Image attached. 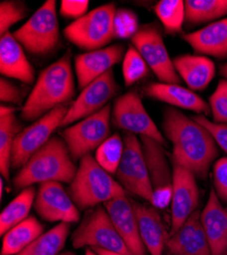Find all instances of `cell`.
<instances>
[{"label": "cell", "instance_id": "obj_1", "mask_svg": "<svg viewBox=\"0 0 227 255\" xmlns=\"http://www.w3.org/2000/svg\"><path fill=\"white\" fill-rule=\"evenodd\" d=\"M162 127L172 144V162L205 180L219 151L212 134L194 119L174 108L163 112Z\"/></svg>", "mask_w": 227, "mask_h": 255}, {"label": "cell", "instance_id": "obj_2", "mask_svg": "<svg viewBox=\"0 0 227 255\" xmlns=\"http://www.w3.org/2000/svg\"><path fill=\"white\" fill-rule=\"evenodd\" d=\"M75 80L70 54H66L40 74L22 109L24 121H37L75 95Z\"/></svg>", "mask_w": 227, "mask_h": 255}, {"label": "cell", "instance_id": "obj_3", "mask_svg": "<svg viewBox=\"0 0 227 255\" xmlns=\"http://www.w3.org/2000/svg\"><path fill=\"white\" fill-rule=\"evenodd\" d=\"M76 172L77 168L64 139L52 137L19 168L13 185L17 190H23L34 184L47 182L71 184Z\"/></svg>", "mask_w": 227, "mask_h": 255}, {"label": "cell", "instance_id": "obj_4", "mask_svg": "<svg viewBox=\"0 0 227 255\" xmlns=\"http://www.w3.org/2000/svg\"><path fill=\"white\" fill-rule=\"evenodd\" d=\"M69 193L77 208L85 210L126 195V190L88 154L80 159Z\"/></svg>", "mask_w": 227, "mask_h": 255}, {"label": "cell", "instance_id": "obj_5", "mask_svg": "<svg viewBox=\"0 0 227 255\" xmlns=\"http://www.w3.org/2000/svg\"><path fill=\"white\" fill-rule=\"evenodd\" d=\"M75 248H99L133 255L115 229L107 210L98 205L91 208L72 235Z\"/></svg>", "mask_w": 227, "mask_h": 255}, {"label": "cell", "instance_id": "obj_6", "mask_svg": "<svg viewBox=\"0 0 227 255\" xmlns=\"http://www.w3.org/2000/svg\"><path fill=\"white\" fill-rule=\"evenodd\" d=\"M115 4L101 5L70 24L64 31L66 38L84 50L104 47L114 38L113 20Z\"/></svg>", "mask_w": 227, "mask_h": 255}, {"label": "cell", "instance_id": "obj_7", "mask_svg": "<svg viewBox=\"0 0 227 255\" xmlns=\"http://www.w3.org/2000/svg\"><path fill=\"white\" fill-rule=\"evenodd\" d=\"M12 35L32 54L50 53L58 45L60 38L56 2L54 0H47Z\"/></svg>", "mask_w": 227, "mask_h": 255}, {"label": "cell", "instance_id": "obj_8", "mask_svg": "<svg viewBox=\"0 0 227 255\" xmlns=\"http://www.w3.org/2000/svg\"><path fill=\"white\" fill-rule=\"evenodd\" d=\"M111 104L100 112L80 120L61 132L74 160L81 159L104 142L110 134Z\"/></svg>", "mask_w": 227, "mask_h": 255}, {"label": "cell", "instance_id": "obj_9", "mask_svg": "<svg viewBox=\"0 0 227 255\" xmlns=\"http://www.w3.org/2000/svg\"><path fill=\"white\" fill-rule=\"evenodd\" d=\"M125 152L116 172L118 183L126 191L152 204L153 189L142 142L136 135H125Z\"/></svg>", "mask_w": 227, "mask_h": 255}, {"label": "cell", "instance_id": "obj_10", "mask_svg": "<svg viewBox=\"0 0 227 255\" xmlns=\"http://www.w3.org/2000/svg\"><path fill=\"white\" fill-rule=\"evenodd\" d=\"M69 109L67 104L58 106L17 135L11 155L12 168H22L52 138L51 135L58 127H61Z\"/></svg>", "mask_w": 227, "mask_h": 255}, {"label": "cell", "instance_id": "obj_11", "mask_svg": "<svg viewBox=\"0 0 227 255\" xmlns=\"http://www.w3.org/2000/svg\"><path fill=\"white\" fill-rule=\"evenodd\" d=\"M132 43L162 83H180V77L174 69L173 60H171L165 46L158 25L146 24L141 26L132 38Z\"/></svg>", "mask_w": 227, "mask_h": 255}, {"label": "cell", "instance_id": "obj_12", "mask_svg": "<svg viewBox=\"0 0 227 255\" xmlns=\"http://www.w3.org/2000/svg\"><path fill=\"white\" fill-rule=\"evenodd\" d=\"M112 123L128 133L149 137L163 146L166 145L165 138L146 111L140 95L135 91L123 94L115 101L112 109Z\"/></svg>", "mask_w": 227, "mask_h": 255}, {"label": "cell", "instance_id": "obj_13", "mask_svg": "<svg viewBox=\"0 0 227 255\" xmlns=\"http://www.w3.org/2000/svg\"><path fill=\"white\" fill-rule=\"evenodd\" d=\"M141 142L153 189L151 205L157 209H164L171 204L173 171L171 172L166 152L161 143L145 136H141Z\"/></svg>", "mask_w": 227, "mask_h": 255}, {"label": "cell", "instance_id": "obj_14", "mask_svg": "<svg viewBox=\"0 0 227 255\" xmlns=\"http://www.w3.org/2000/svg\"><path fill=\"white\" fill-rule=\"evenodd\" d=\"M118 86L113 71L110 70L81 90L77 98L71 104L61 127L70 126L100 112L109 104L108 101L116 94Z\"/></svg>", "mask_w": 227, "mask_h": 255}, {"label": "cell", "instance_id": "obj_15", "mask_svg": "<svg viewBox=\"0 0 227 255\" xmlns=\"http://www.w3.org/2000/svg\"><path fill=\"white\" fill-rule=\"evenodd\" d=\"M37 214L44 221L74 224L79 221V209L59 182L39 186L34 203Z\"/></svg>", "mask_w": 227, "mask_h": 255}, {"label": "cell", "instance_id": "obj_16", "mask_svg": "<svg viewBox=\"0 0 227 255\" xmlns=\"http://www.w3.org/2000/svg\"><path fill=\"white\" fill-rule=\"evenodd\" d=\"M173 193L171 199V221L169 234H173L199 207L200 190L196 176L174 162Z\"/></svg>", "mask_w": 227, "mask_h": 255}, {"label": "cell", "instance_id": "obj_17", "mask_svg": "<svg viewBox=\"0 0 227 255\" xmlns=\"http://www.w3.org/2000/svg\"><path fill=\"white\" fill-rule=\"evenodd\" d=\"M104 207L120 237L133 255H149L141 238L133 200H130L127 195H123L106 202Z\"/></svg>", "mask_w": 227, "mask_h": 255}, {"label": "cell", "instance_id": "obj_18", "mask_svg": "<svg viewBox=\"0 0 227 255\" xmlns=\"http://www.w3.org/2000/svg\"><path fill=\"white\" fill-rule=\"evenodd\" d=\"M125 46L111 45L78 54L75 59V68L79 89H84L90 83L112 70L125 57Z\"/></svg>", "mask_w": 227, "mask_h": 255}, {"label": "cell", "instance_id": "obj_19", "mask_svg": "<svg viewBox=\"0 0 227 255\" xmlns=\"http://www.w3.org/2000/svg\"><path fill=\"white\" fill-rule=\"evenodd\" d=\"M166 249L170 255H211L209 242L197 209L167 240Z\"/></svg>", "mask_w": 227, "mask_h": 255}, {"label": "cell", "instance_id": "obj_20", "mask_svg": "<svg viewBox=\"0 0 227 255\" xmlns=\"http://www.w3.org/2000/svg\"><path fill=\"white\" fill-rule=\"evenodd\" d=\"M201 220L211 255H227V208L223 207L213 188L201 211Z\"/></svg>", "mask_w": 227, "mask_h": 255}, {"label": "cell", "instance_id": "obj_21", "mask_svg": "<svg viewBox=\"0 0 227 255\" xmlns=\"http://www.w3.org/2000/svg\"><path fill=\"white\" fill-rule=\"evenodd\" d=\"M144 94L175 108L188 110L199 115H209L210 105L193 90L180 86L179 84L151 83L144 88Z\"/></svg>", "mask_w": 227, "mask_h": 255}, {"label": "cell", "instance_id": "obj_22", "mask_svg": "<svg viewBox=\"0 0 227 255\" xmlns=\"http://www.w3.org/2000/svg\"><path fill=\"white\" fill-rule=\"evenodd\" d=\"M141 238L150 255H163L166 249L169 232L163 224L158 209L153 205L133 201Z\"/></svg>", "mask_w": 227, "mask_h": 255}, {"label": "cell", "instance_id": "obj_23", "mask_svg": "<svg viewBox=\"0 0 227 255\" xmlns=\"http://www.w3.org/2000/svg\"><path fill=\"white\" fill-rule=\"evenodd\" d=\"M0 72L5 77L31 84L35 71L28 60L23 46L11 33H5L0 38Z\"/></svg>", "mask_w": 227, "mask_h": 255}, {"label": "cell", "instance_id": "obj_24", "mask_svg": "<svg viewBox=\"0 0 227 255\" xmlns=\"http://www.w3.org/2000/svg\"><path fill=\"white\" fill-rule=\"evenodd\" d=\"M182 38L201 55L227 58V17L185 34Z\"/></svg>", "mask_w": 227, "mask_h": 255}, {"label": "cell", "instance_id": "obj_25", "mask_svg": "<svg viewBox=\"0 0 227 255\" xmlns=\"http://www.w3.org/2000/svg\"><path fill=\"white\" fill-rule=\"evenodd\" d=\"M173 66L178 76L193 91L207 88L216 73L214 62L204 55H179L173 59Z\"/></svg>", "mask_w": 227, "mask_h": 255}, {"label": "cell", "instance_id": "obj_26", "mask_svg": "<svg viewBox=\"0 0 227 255\" xmlns=\"http://www.w3.org/2000/svg\"><path fill=\"white\" fill-rule=\"evenodd\" d=\"M44 233V226L35 217L10 229L2 239L1 255H16L25 250Z\"/></svg>", "mask_w": 227, "mask_h": 255}, {"label": "cell", "instance_id": "obj_27", "mask_svg": "<svg viewBox=\"0 0 227 255\" xmlns=\"http://www.w3.org/2000/svg\"><path fill=\"white\" fill-rule=\"evenodd\" d=\"M36 190L33 186L23 189L20 193L3 209L0 216V235L5 234L29 218L36 199Z\"/></svg>", "mask_w": 227, "mask_h": 255}, {"label": "cell", "instance_id": "obj_28", "mask_svg": "<svg viewBox=\"0 0 227 255\" xmlns=\"http://www.w3.org/2000/svg\"><path fill=\"white\" fill-rule=\"evenodd\" d=\"M71 224L60 223L53 227L16 255H59L70 235Z\"/></svg>", "mask_w": 227, "mask_h": 255}, {"label": "cell", "instance_id": "obj_29", "mask_svg": "<svg viewBox=\"0 0 227 255\" xmlns=\"http://www.w3.org/2000/svg\"><path fill=\"white\" fill-rule=\"evenodd\" d=\"M22 131V126L14 114L0 117V173L6 183L10 182L11 155L14 141Z\"/></svg>", "mask_w": 227, "mask_h": 255}, {"label": "cell", "instance_id": "obj_30", "mask_svg": "<svg viewBox=\"0 0 227 255\" xmlns=\"http://www.w3.org/2000/svg\"><path fill=\"white\" fill-rule=\"evenodd\" d=\"M184 22L191 25L220 18L227 14V0H187L184 1Z\"/></svg>", "mask_w": 227, "mask_h": 255}, {"label": "cell", "instance_id": "obj_31", "mask_svg": "<svg viewBox=\"0 0 227 255\" xmlns=\"http://www.w3.org/2000/svg\"><path fill=\"white\" fill-rule=\"evenodd\" d=\"M123 152H125V141H122L118 134H114L109 136L97 148L95 159L107 173L115 175Z\"/></svg>", "mask_w": 227, "mask_h": 255}, {"label": "cell", "instance_id": "obj_32", "mask_svg": "<svg viewBox=\"0 0 227 255\" xmlns=\"http://www.w3.org/2000/svg\"><path fill=\"white\" fill-rule=\"evenodd\" d=\"M153 10L166 33L176 34L181 31L185 17L182 0H161L153 7Z\"/></svg>", "mask_w": 227, "mask_h": 255}, {"label": "cell", "instance_id": "obj_33", "mask_svg": "<svg viewBox=\"0 0 227 255\" xmlns=\"http://www.w3.org/2000/svg\"><path fill=\"white\" fill-rule=\"evenodd\" d=\"M149 69L146 60L140 52L134 46H130L123 57L122 63V74L126 86H132L133 84L145 78L148 75Z\"/></svg>", "mask_w": 227, "mask_h": 255}, {"label": "cell", "instance_id": "obj_34", "mask_svg": "<svg viewBox=\"0 0 227 255\" xmlns=\"http://www.w3.org/2000/svg\"><path fill=\"white\" fill-rule=\"evenodd\" d=\"M140 29L138 15L130 9H117L113 20L114 38L129 39L133 38Z\"/></svg>", "mask_w": 227, "mask_h": 255}, {"label": "cell", "instance_id": "obj_35", "mask_svg": "<svg viewBox=\"0 0 227 255\" xmlns=\"http://www.w3.org/2000/svg\"><path fill=\"white\" fill-rule=\"evenodd\" d=\"M27 7L20 1H2L0 3V34L4 35L8 30L27 14Z\"/></svg>", "mask_w": 227, "mask_h": 255}, {"label": "cell", "instance_id": "obj_36", "mask_svg": "<svg viewBox=\"0 0 227 255\" xmlns=\"http://www.w3.org/2000/svg\"><path fill=\"white\" fill-rule=\"evenodd\" d=\"M209 101L213 122L227 125V80L222 79L219 81Z\"/></svg>", "mask_w": 227, "mask_h": 255}, {"label": "cell", "instance_id": "obj_37", "mask_svg": "<svg viewBox=\"0 0 227 255\" xmlns=\"http://www.w3.org/2000/svg\"><path fill=\"white\" fill-rule=\"evenodd\" d=\"M213 185L220 201L227 204V157L215 161L213 165Z\"/></svg>", "mask_w": 227, "mask_h": 255}, {"label": "cell", "instance_id": "obj_38", "mask_svg": "<svg viewBox=\"0 0 227 255\" xmlns=\"http://www.w3.org/2000/svg\"><path fill=\"white\" fill-rule=\"evenodd\" d=\"M193 119L212 134L217 145L227 154V125L216 124L203 115H197Z\"/></svg>", "mask_w": 227, "mask_h": 255}, {"label": "cell", "instance_id": "obj_39", "mask_svg": "<svg viewBox=\"0 0 227 255\" xmlns=\"http://www.w3.org/2000/svg\"><path fill=\"white\" fill-rule=\"evenodd\" d=\"M89 3L88 0H63L59 11L63 16L76 20L88 13Z\"/></svg>", "mask_w": 227, "mask_h": 255}, {"label": "cell", "instance_id": "obj_40", "mask_svg": "<svg viewBox=\"0 0 227 255\" xmlns=\"http://www.w3.org/2000/svg\"><path fill=\"white\" fill-rule=\"evenodd\" d=\"M23 99V92L17 85L6 80L4 77L0 80V100L2 103L20 104Z\"/></svg>", "mask_w": 227, "mask_h": 255}, {"label": "cell", "instance_id": "obj_41", "mask_svg": "<svg viewBox=\"0 0 227 255\" xmlns=\"http://www.w3.org/2000/svg\"><path fill=\"white\" fill-rule=\"evenodd\" d=\"M16 111L15 108L13 106H8V105H1L0 108V117H4V116H8V115H12L14 114Z\"/></svg>", "mask_w": 227, "mask_h": 255}, {"label": "cell", "instance_id": "obj_42", "mask_svg": "<svg viewBox=\"0 0 227 255\" xmlns=\"http://www.w3.org/2000/svg\"><path fill=\"white\" fill-rule=\"evenodd\" d=\"M98 255H128V254H122V253H117V252H111V251H107L104 249H99V248H95L93 249Z\"/></svg>", "mask_w": 227, "mask_h": 255}, {"label": "cell", "instance_id": "obj_43", "mask_svg": "<svg viewBox=\"0 0 227 255\" xmlns=\"http://www.w3.org/2000/svg\"><path fill=\"white\" fill-rule=\"evenodd\" d=\"M220 74L222 75V77H224L225 80H227V63L223 65L220 69Z\"/></svg>", "mask_w": 227, "mask_h": 255}, {"label": "cell", "instance_id": "obj_44", "mask_svg": "<svg viewBox=\"0 0 227 255\" xmlns=\"http://www.w3.org/2000/svg\"><path fill=\"white\" fill-rule=\"evenodd\" d=\"M85 255H98L93 249H90V248H88L87 250H86V252H85Z\"/></svg>", "mask_w": 227, "mask_h": 255}, {"label": "cell", "instance_id": "obj_45", "mask_svg": "<svg viewBox=\"0 0 227 255\" xmlns=\"http://www.w3.org/2000/svg\"><path fill=\"white\" fill-rule=\"evenodd\" d=\"M0 195H1V199L3 197V181H0Z\"/></svg>", "mask_w": 227, "mask_h": 255}, {"label": "cell", "instance_id": "obj_46", "mask_svg": "<svg viewBox=\"0 0 227 255\" xmlns=\"http://www.w3.org/2000/svg\"><path fill=\"white\" fill-rule=\"evenodd\" d=\"M59 255H76L74 252H71V251H67V252H64V253H60Z\"/></svg>", "mask_w": 227, "mask_h": 255}]
</instances>
